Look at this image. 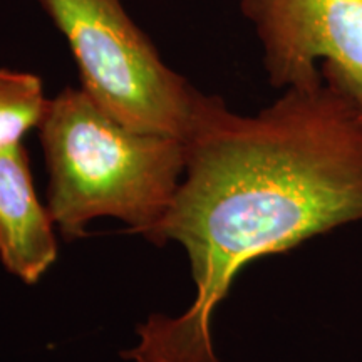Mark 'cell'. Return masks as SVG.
Returning <instances> with one entry per match:
<instances>
[{"mask_svg":"<svg viewBox=\"0 0 362 362\" xmlns=\"http://www.w3.org/2000/svg\"><path fill=\"white\" fill-rule=\"evenodd\" d=\"M187 148L155 245L181 243L197 293L183 314L136 327L129 362H220L214 317L240 272L362 220V107L325 76L255 116L215 96Z\"/></svg>","mask_w":362,"mask_h":362,"instance_id":"obj_1","label":"cell"},{"mask_svg":"<svg viewBox=\"0 0 362 362\" xmlns=\"http://www.w3.org/2000/svg\"><path fill=\"white\" fill-rule=\"evenodd\" d=\"M37 129L47 210L62 237H83L90 221L111 216L156 243L187 170V143L117 123L72 88L49 99Z\"/></svg>","mask_w":362,"mask_h":362,"instance_id":"obj_2","label":"cell"},{"mask_svg":"<svg viewBox=\"0 0 362 362\" xmlns=\"http://www.w3.org/2000/svg\"><path fill=\"white\" fill-rule=\"evenodd\" d=\"M64 35L81 89L117 123L188 143L215 96L163 59L123 0H37Z\"/></svg>","mask_w":362,"mask_h":362,"instance_id":"obj_3","label":"cell"},{"mask_svg":"<svg viewBox=\"0 0 362 362\" xmlns=\"http://www.w3.org/2000/svg\"><path fill=\"white\" fill-rule=\"evenodd\" d=\"M255 29L274 88L325 78L362 107V0H240Z\"/></svg>","mask_w":362,"mask_h":362,"instance_id":"obj_4","label":"cell"},{"mask_svg":"<svg viewBox=\"0 0 362 362\" xmlns=\"http://www.w3.org/2000/svg\"><path fill=\"white\" fill-rule=\"evenodd\" d=\"M57 259L47 206L39 202L22 143L0 151V260L22 282L34 285Z\"/></svg>","mask_w":362,"mask_h":362,"instance_id":"obj_5","label":"cell"},{"mask_svg":"<svg viewBox=\"0 0 362 362\" xmlns=\"http://www.w3.org/2000/svg\"><path fill=\"white\" fill-rule=\"evenodd\" d=\"M47 104L39 76L0 69V151L22 143L30 129L39 128Z\"/></svg>","mask_w":362,"mask_h":362,"instance_id":"obj_6","label":"cell"}]
</instances>
